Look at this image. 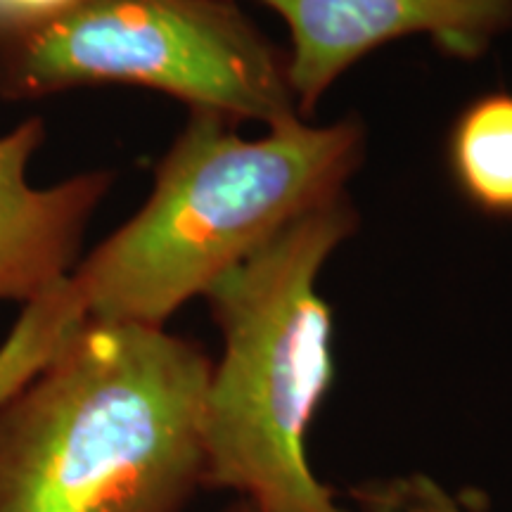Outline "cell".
I'll return each instance as SVG.
<instances>
[{
	"instance_id": "cell-1",
	"label": "cell",
	"mask_w": 512,
	"mask_h": 512,
	"mask_svg": "<svg viewBox=\"0 0 512 512\" xmlns=\"http://www.w3.org/2000/svg\"><path fill=\"white\" fill-rule=\"evenodd\" d=\"M235 124L190 110L138 214L34 302L72 332L88 323L164 328L290 223L344 195L366 157L356 117L299 119L259 138Z\"/></svg>"
},
{
	"instance_id": "cell-2",
	"label": "cell",
	"mask_w": 512,
	"mask_h": 512,
	"mask_svg": "<svg viewBox=\"0 0 512 512\" xmlns=\"http://www.w3.org/2000/svg\"><path fill=\"white\" fill-rule=\"evenodd\" d=\"M211 363L164 328L88 323L0 406V512H183Z\"/></svg>"
},
{
	"instance_id": "cell-3",
	"label": "cell",
	"mask_w": 512,
	"mask_h": 512,
	"mask_svg": "<svg viewBox=\"0 0 512 512\" xmlns=\"http://www.w3.org/2000/svg\"><path fill=\"white\" fill-rule=\"evenodd\" d=\"M358 228L349 195L320 204L204 292L223 351L204 394L202 489L259 512H351L309 463L335 380L325 264Z\"/></svg>"
},
{
	"instance_id": "cell-4",
	"label": "cell",
	"mask_w": 512,
	"mask_h": 512,
	"mask_svg": "<svg viewBox=\"0 0 512 512\" xmlns=\"http://www.w3.org/2000/svg\"><path fill=\"white\" fill-rule=\"evenodd\" d=\"M124 83L268 128L304 119L287 50L235 0H81L27 34L0 38V95L36 100Z\"/></svg>"
},
{
	"instance_id": "cell-5",
	"label": "cell",
	"mask_w": 512,
	"mask_h": 512,
	"mask_svg": "<svg viewBox=\"0 0 512 512\" xmlns=\"http://www.w3.org/2000/svg\"><path fill=\"white\" fill-rule=\"evenodd\" d=\"M290 31L287 67L309 119L344 72L387 43L427 36L441 55L479 60L512 29V0H261Z\"/></svg>"
},
{
	"instance_id": "cell-6",
	"label": "cell",
	"mask_w": 512,
	"mask_h": 512,
	"mask_svg": "<svg viewBox=\"0 0 512 512\" xmlns=\"http://www.w3.org/2000/svg\"><path fill=\"white\" fill-rule=\"evenodd\" d=\"M43 138L38 117L0 136V302H34L74 271L88 221L114 183L112 171H91L31 188L27 169Z\"/></svg>"
},
{
	"instance_id": "cell-7",
	"label": "cell",
	"mask_w": 512,
	"mask_h": 512,
	"mask_svg": "<svg viewBox=\"0 0 512 512\" xmlns=\"http://www.w3.org/2000/svg\"><path fill=\"white\" fill-rule=\"evenodd\" d=\"M448 169L472 207L512 219V93L491 91L460 110L448 133Z\"/></svg>"
},
{
	"instance_id": "cell-8",
	"label": "cell",
	"mask_w": 512,
	"mask_h": 512,
	"mask_svg": "<svg viewBox=\"0 0 512 512\" xmlns=\"http://www.w3.org/2000/svg\"><path fill=\"white\" fill-rule=\"evenodd\" d=\"M358 501L368 512H465L444 486L425 475H413L358 491Z\"/></svg>"
},
{
	"instance_id": "cell-9",
	"label": "cell",
	"mask_w": 512,
	"mask_h": 512,
	"mask_svg": "<svg viewBox=\"0 0 512 512\" xmlns=\"http://www.w3.org/2000/svg\"><path fill=\"white\" fill-rule=\"evenodd\" d=\"M76 3L81 0H0V38L46 27Z\"/></svg>"
},
{
	"instance_id": "cell-10",
	"label": "cell",
	"mask_w": 512,
	"mask_h": 512,
	"mask_svg": "<svg viewBox=\"0 0 512 512\" xmlns=\"http://www.w3.org/2000/svg\"><path fill=\"white\" fill-rule=\"evenodd\" d=\"M223 512H259V510H256L254 505H249L247 501H240V498H238V501H235L233 505H228V508Z\"/></svg>"
}]
</instances>
